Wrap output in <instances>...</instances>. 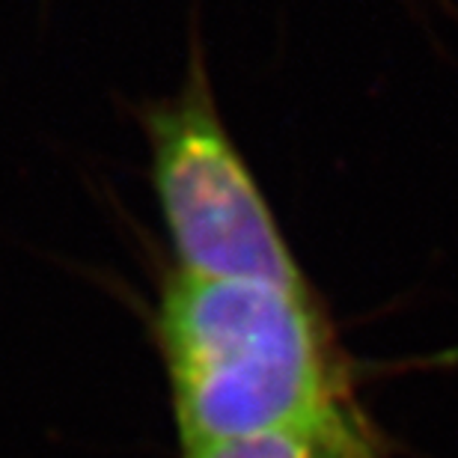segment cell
I'll list each match as a JSON object with an SVG mask.
<instances>
[{"label":"cell","instance_id":"obj_1","mask_svg":"<svg viewBox=\"0 0 458 458\" xmlns=\"http://www.w3.org/2000/svg\"><path fill=\"white\" fill-rule=\"evenodd\" d=\"M158 336L185 453L348 408L343 366L310 289L176 274L161 298Z\"/></svg>","mask_w":458,"mask_h":458},{"label":"cell","instance_id":"obj_2","mask_svg":"<svg viewBox=\"0 0 458 458\" xmlns=\"http://www.w3.org/2000/svg\"><path fill=\"white\" fill-rule=\"evenodd\" d=\"M152 188L179 274L310 289L286 235L217 114L203 60L146 123Z\"/></svg>","mask_w":458,"mask_h":458},{"label":"cell","instance_id":"obj_3","mask_svg":"<svg viewBox=\"0 0 458 458\" xmlns=\"http://www.w3.org/2000/svg\"><path fill=\"white\" fill-rule=\"evenodd\" d=\"M185 458H375V450L363 417L348 405L318 423L206 444Z\"/></svg>","mask_w":458,"mask_h":458}]
</instances>
